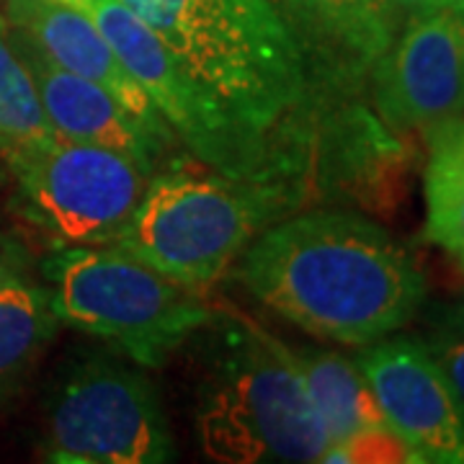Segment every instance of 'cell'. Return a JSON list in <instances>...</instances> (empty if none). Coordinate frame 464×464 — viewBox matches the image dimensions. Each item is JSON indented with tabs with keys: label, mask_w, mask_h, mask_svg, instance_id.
<instances>
[{
	"label": "cell",
	"mask_w": 464,
	"mask_h": 464,
	"mask_svg": "<svg viewBox=\"0 0 464 464\" xmlns=\"http://www.w3.org/2000/svg\"><path fill=\"white\" fill-rule=\"evenodd\" d=\"M42 457L57 464H166L176 459V444L155 384L111 353H85L52 387Z\"/></svg>",
	"instance_id": "obj_6"
},
{
	"label": "cell",
	"mask_w": 464,
	"mask_h": 464,
	"mask_svg": "<svg viewBox=\"0 0 464 464\" xmlns=\"http://www.w3.org/2000/svg\"><path fill=\"white\" fill-rule=\"evenodd\" d=\"M366 93L384 124L431 137L464 116V16L441 8L408 18L369 72Z\"/></svg>",
	"instance_id": "obj_9"
},
{
	"label": "cell",
	"mask_w": 464,
	"mask_h": 464,
	"mask_svg": "<svg viewBox=\"0 0 464 464\" xmlns=\"http://www.w3.org/2000/svg\"><path fill=\"white\" fill-rule=\"evenodd\" d=\"M5 24L63 70L106 88L166 145H181L142 85L119 60L96 21L65 0H5Z\"/></svg>",
	"instance_id": "obj_12"
},
{
	"label": "cell",
	"mask_w": 464,
	"mask_h": 464,
	"mask_svg": "<svg viewBox=\"0 0 464 464\" xmlns=\"http://www.w3.org/2000/svg\"><path fill=\"white\" fill-rule=\"evenodd\" d=\"M390 5L398 11L402 21H408V18L429 16V14L447 8V0H390Z\"/></svg>",
	"instance_id": "obj_21"
},
{
	"label": "cell",
	"mask_w": 464,
	"mask_h": 464,
	"mask_svg": "<svg viewBox=\"0 0 464 464\" xmlns=\"http://www.w3.org/2000/svg\"><path fill=\"white\" fill-rule=\"evenodd\" d=\"M197 395L201 451L222 464L320 462L331 447L295 351L246 317L219 315Z\"/></svg>",
	"instance_id": "obj_3"
},
{
	"label": "cell",
	"mask_w": 464,
	"mask_h": 464,
	"mask_svg": "<svg viewBox=\"0 0 464 464\" xmlns=\"http://www.w3.org/2000/svg\"><path fill=\"white\" fill-rule=\"evenodd\" d=\"M11 36H14L21 60L32 72L42 109L54 132L67 140L116 150L132 158L150 176L158 170L168 150H173L170 145L150 132L148 127L106 88L54 65L18 34L11 32Z\"/></svg>",
	"instance_id": "obj_13"
},
{
	"label": "cell",
	"mask_w": 464,
	"mask_h": 464,
	"mask_svg": "<svg viewBox=\"0 0 464 464\" xmlns=\"http://www.w3.org/2000/svg\"><path fill=\"white\" fill-rule=\"evenodd\" d=\"M307 197L310 191L295 181L235 179L188 155L150 176L134 215L111 246L176 282L204 289Z\"/></svg>",
	"instance_id": "obj_4"
},
{
	"label": "cell",
	"mask_w": 464,
	"mask_h": 464,
	"mask_svg": "<svg viewBox=\"0 0 464 464\" xmlns=\"http://www.w3.org/2000/svg\"><path fill=\"white\" fill-rule=\"evenodd\" d=\"M65 3H72V0H65Z\"/></svg>",
	"instance_id": "obj_23"
},
{
	"label": "cell",
	"mask_w": 464,
	"mask_h": 464,
	"mask_svg": "<svg viewBox=\"0 0 464 464\" xmlns=\"http://www.w3.org/2000/svg\"><path fill=\"white\" fill-rule=\"evenodd\" d=\"M387 426L418 462L464 464V400L429 346L387 335L356 359Z\"/></svg>",
	"instance_id": "obj_10"
},
{
	"label": "cell",
	"mask_w": 464,
	"mask_h": 464,
	"mask_svg": "<svg viewBox=\"0 0 464 464\" xmlns=\"http://www.w3.org/2000/svg\"><path fill=\"white\" fill-rule=\"evenodd\" d=\"M433 356L439 359L441 369L447 372V377L454 384V390L459 392V398L464 400V335L441 341L431 348Z\"/></svg>",
	"instance_id": "obj_19"
},
{
	"label": "cell",
	"mask_w": 464,
	"mask_h": 464,
	"mask_svg": "<svg viewBox=\"0 0 464 464\" xmlns=\"http://www.w3.org/2000/svg\"><path fill=\"white\" fill-rule=\"evenodd\" d=\"M29 264H32L29 250L24 248L16 237L0 232V286L16 276L29 274Z\"/></svg>",
	"instance_id": "obj_20"
},
{
	"label": "cell",
	"mask_w": 464,
	"mask_h": 464,
	"mask_svg": "<svg viewBox=\"0 0 464 464\" xmlns=\"http://www.w3.org/2000/svg\"><path fill=\"white\" fill-rule=\"evenodd\" d=\"M186 81L253 152L266 176L315 183L325 114L271 0H121Z\"/></svg>",
	"instance_id": "obj_1"
},
{
	"label": "cell",
	"mask_w": 464,
	"mask_h": 464,
	"mask_svg": "<svg viewBox=\"0 0 464 464\" xmlns=\"http://www.w3.org/2000/svg\"><path fill=\"white\" fill-rule=\"evenodd\" d=\"M72 5L96 21L191 158L235 179H271L237 132L186 81L166 44L121 0H72Z\"/></svg>",
	"instance_id": "obj_8"
},
{
	"label": "cell",
	"mask_w": 464,
	"mask_h": 464,
	"mask_svg": "<svg viewBox=\"0 0 464 464\" xmlns=\"http://www.w3.org/2000/svg\"><path fill=\"white\" fill-rule=\"evenodd\" d=\"M297 356L310 402L320 415L331 444H343L366 431L390 429L380 400L364 377L359 362L338 351L307 348Z\"/></svg>",
	"instance_id": "obj_14"
},
{
	"label": "cell",
	"mask_w": 464,
	"mask_h": 464,
	"mask_svg": "<svg viewBox=\"0 0 464 464\" xmlns=\"http://www.w3.org/2000/svg\"><path fill=\"white\" fill-rule=\"evenodd\" d=\"M57 132L42 109L32 72L21 60L5 16L0 14V173L14 176Z\"/></svg>",
	"instance_id": "obj_16"
},
{
	"label": "cell",
	"mask_w": 464,
	"mask_h": 464,
	"mask_svg": "<svg viewBox=\"0 0 464 464\" xmlns=\"http://www.w3.org/2000/svg\"><path fill=\"white\" fill-rule=\"evenodd\" d=\"M320 462H418L392 429L366 431L343 444H331Z\"/></svg>",
	"instance_id": "obj_18"
},
{
	"label": "cell",
	"mask_w": 464,
	"mask_h": 464,
	"mask_svg": "<svg viewBox=\"0 0 464 464\" xmlns=\"http://www.w3.org/2000/svg\"><path fill=\"white\" fill-rule=\"evenodd\" d=\"M426 142V237L464 271V116L433 132Z\"/></svg>",
	"instance_id": "obj_17"
},
{
	"label": "cell",
	"mask_w": 464,
	"mask_h": 464,
	"mask_svg": "<svg viewBox=\"0 0 464 464\" xmlns=\"http://www.w3.org/2000/svg\"><path fill=\"white\" fill-rule=\"evenodd\" d=\"M60 328L50 289L29 274L0 286V402L29 377Z\"/></svg>",
	"instance_id": "obj_15"
},
{
	"label": "cell",
	"mask_w": 464,
	"mask_h": 464,
	"mask_svg": "<svg viewBox=\"0 0 464 464\" xmlns=\"http://www.w3.org/2000/svg\"><path fill=\"white\" fill-rule=\"evenodd\" d=\"M297 42L323 114L362 99L402 18L390 0H271Z\"/></svg>",
	"instance_id": "obj_11"
},
{
	"label": "cell",
	"mask_w": 464,
	"mask_h": 464,
	"mask_svg": "<svg viewBox=\"0 0 464 464\" xmlns=\"http://www.w3.org/2000/svg\"><path fill=\"white\" fill-rule=\"evenodd\" d=\"M11 179L21 215L63 250L111 246L142 199L150 173L116 150L57 134Z\"/></svg>",
	"instance_id": "obj_7"
},
{
	"label": "cell",
	"mask_w": 464,
	"mask_h": 464,
	"mask_svg": "<svg viewBox=\"0 0 464 464\" xmlns=\"http://www.w3.org/2000/svg\"><path fill=\"white\" fill-rule=\"evenodd\" d=\"M232 276L302 331L356 348L405 328L426 299L413 253L377 222L343 209L268 225L232 264Z\"/></svg>",
	"instance_id": "obj_2"
},
{
	"label": "cell",
	"mask_w": 464,
	"mask_h": 464,
	"mask_svg": "<svg viewBox=\"0 0 464 464\" xmlns=\"http://www.w3.org/2000/svg\"><path fill=\"white\" fill-rule=\"evenodd\" d=\"M447 8H451L454 14L464 16V0H447Z\"/></svg>",
	"instance_id": "obj_22"
},
{
	"label": "cell",
	"mask_w": 464,
	"mask_h": 464,
	"mask_svg": "<svg viewBox=\"0 0 464 464\" xmlns=\"http://www.w3.org/2000/svg\"><path fill=\"white\" fill-rule=\"evenodd\" d=\"M52 307L137 366L158 369L217 315L201 289L176 282L116 246L54 250L44 261Z\"/></svg>",
	"instance_id": "obj_5"
}]
</instances>
